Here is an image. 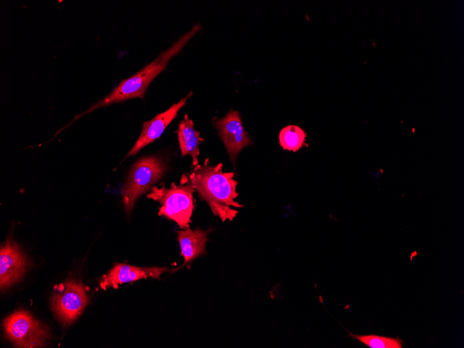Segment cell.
<instances>
[{
    "label": "cell",
    "mask_w": 464,
    "mask_h": 348,
    "mask_svg": "<svg viewBox=\"0 0 464 348\" xmlns=\"http://www.w3.org/2000/svg\"><path fill=\"white\" fill-rule=\"evenodd\" d=\"M222 163L209 165L207 158L203 165L198 164L188 174V181L200 197L209 205L213 213L222 222L233 220L238 211L234 208L243 205L235 201L238 181L233 172H224Z\"/></svg>",
    "instance_id": "1"
},
{
    "label": "cell",
    "mask_w": 464,
    "mask_h": 348,
    "mask_svg": "<svg viewBox=\"0 0 464 348\" xmlns=\"http://www.w3.org/2000/svg\"><path fill=\"white\" fill-rule=\"evenodd\" d=\"M201 25L195 24L192 28L177 40L169 49L161 53L155 60L144 66L131 77L122 80L113 91L83 113L82 115L112 103H119L133 98L143 99L151 82L166 67L168 62L178 54L187 42L199 31Z\"/></svg>",
    "instance_id": "2"
},
{
    "label": "cell",
    "mask_w": 464,
    "mask_h": 348,
    "mask_svg": "<svg viewBox=\"0 0 464 348\" xmlns=\"http://www.w3.org/2000/svg\"><path fill=\"white\" fill-rule=\"evenodd\" d=\"M194 192L187 175L183 174L179 185L173 182L169 188L163 184L160 188L153 185L147 198L160 204L158 215L174 221L181 229H187L194 210Z\"/></svg>",
    "instance_id": "3"
},
{
    "label": "cell",
    "mask_w": 464,
    "mask_h": 348,
    "mask_svg": "<svg viewBox=\"0 0 464 348\" xmlns=\"http://www.w3.org/2000/svg\"><path fill=\"white\" fill-rule=\"evenodd\" d=\"M166 169L165 162L156 156L142 157L133 164L122 188L123 204L128 214L139 197L158 181Z\"/></svg>",
    "instance_id": "4"
},
{
    "label": "cell",
    "mask_w": 464,
    "mask_h": 348,
    "mask_svg": "<svg viewBox=\"0 0 464 348\" xmlns=\"http://www.w3.org/2000/svg\"><path fill=\"white\" fill-rule=\"evenodd\" d=\"M3 326L7 338L16 347H42L51 335L47 326L23 310L6 317Z\"/></svg>",
    "instance_id": "5"
},
{
    "label": "cell",
    "mask_w": 464,
    "mask_h": 348,
    "mask_svg": "<svg viewBox=\"0 0 464 348\" xmlns=\"http://www.w3.org/2000/svg\"><path fill=\"white\" fill-rule=\"evenodd\" d=\"M61 285L60 292L52 295L51 308L59 322L67 326L81 315L88 298L83 285L74 279Z\"/></svg>",
    "instance_id": "6"
},
{
    "label": "cell",
    "mask_w": 464,
    "mask_h": 348,
    "mask_svg": "<svg viewBox=\"0 0 464 348\" xmlns=\"http://www.w3.org/2000/svg\"><path fill=\"white\" fill-rule=\"evenodd\" d=\"M213 124L222 140L230 160L235 165L237 156L252 140L242 125L239 112L230 110L222 118H214Z\"/></svg>",
    "instance_id": "7"
},
{
    "label": "cell",
    "mask_w": 464,
    "mask_h": 348,
    "mask_svg": "<svg viewBox=\"0 0 464 348\" xmlns=\"http://www.w3.org/2000/svg\"><path fill=\"white\" fill-rule=\"evenodd\" d=\"M29 263L19 246L8 238L0 250V285L3 290L20 281Z\"/></svg>",
    "instance_id": "8"
},
{
    "label": "cell",
    "mask_w": 464,
    "mask_h": 348,
    "mask_svg": "<svg viewBox=\"0 0 464 348\" xmlns=\"http://www.w3.org/2000/svg\"><path fill=\"white\" fill-rule=\"evenodd\" d=\"M192 94V92L174 103L167 110L156 115L149 121L144 122L141 133L133 147L126 154L125 158L138 154L142 148L158 139L166 127L177 116L179 110L183 107L187 99Z\"/></svg>",
    "instance_id": "9"
},
{
    "label": "cell",
    "mask_w": 464,
    "mask_h": 348,
    "mask_svg": "<svg viewBox=\"0 0 464 348\" xmlns=\"http://www.w3.org/2000/svg\"><path fill=\"white\" fill-rule=\"evenodd\" d=\"M167 271H169V270L166 267H139L127 264L117 263L103 276L100 282V287L103 290H106L110 287L115 288L120 284L142 279H159L160 275Z\"/></svg>",
    "instance_id": "10"
},
{
    "label": "cell",
    "mask_w": 464,
    "mask_h": 348,
    "mask_svg": "<svg viewBox=\"0 0 464 348\" xmlns=\"http://www.w3.org/2000/svg\"><path fill=\"white\" fill-rule=\"evenodd\" d=\"M211 229L208 231H204L201 229L192 230L190 228L177 231L181 254L184 258L181 267L206 253V244L208 241V235Z\"/></svg>",
    "instance_id": "11"
},
{
    "label": "cell",
    "mask_w": 464,
    "mask_h": 348,
    "mask_svg": "<svg viewBox=\"0 0 464 348\" xmlns=\"http://www.w3.org/2000/svg\"><path fill=\"white\" fill-rule=\"evenodd\" d=\"M176 133L181 156L190 155L192 158V165L197 166L199 164V145L204 140L200 137V133L194 129V123L188 115H185L183 119L180 122Z\"/></svg>",
    "instance_id": "12"
},
{
    "label": "cell",
    "mask_w": 464,
    "mask_h": 348,
    "mask_svg": "<svg viewBox=\"0 0 464 348\" xmlns=\"http://www.w3.org/2000/svg\"><path fill=\"white\" fill-rule=\"evenodd\" d=\"M306 133L300 127L288 125L283 127L279 133V143L282 148L291 151L300 149L305 143Z\"/></svg>",
    "instance_id": "13"
},
{
    "label": "cell",
    "mask_w": 464,
    "mask_h": 348,
    "mask_svg": "<svg viewBox=\"0 0 464 348\" xmlns=\"http://www.w3.org/2000/svg\"><path fill=\"white\" fill-rule=\"evenodd\" d=\"M349 336L357 339L370 348H402L404 342L399 337L390 338L377 335H356L351 333Z\"/></svg>",
    "instance_id": "14"
}]
</instances>
